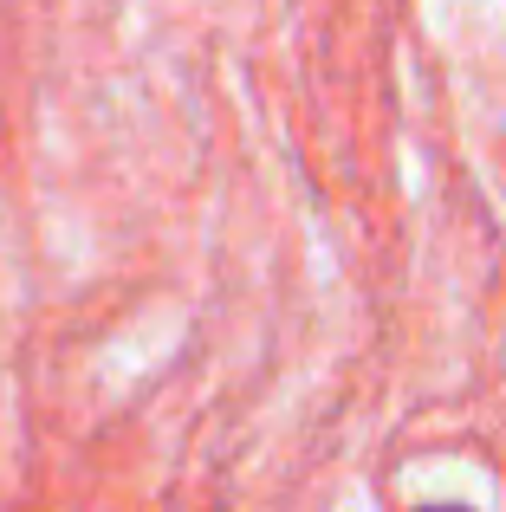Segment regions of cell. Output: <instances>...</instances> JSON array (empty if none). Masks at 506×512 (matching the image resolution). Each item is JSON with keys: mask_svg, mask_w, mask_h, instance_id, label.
I'll list each match as a JSON object with an SVG mask.
<instances>
[{"mask_svg": "<svg viewBox=\"0 0 506 512\" xmlns=\"http://www.w3.org/2000/svg\"><path fill=\"white\" fill-rule=\"evenodd\" d=\"M429 512H461V506H429Z\"/></svg>", "mask_w": 506, "mask_h": 512, "instance_id": "1", "label": "cell"}]
</instances>
